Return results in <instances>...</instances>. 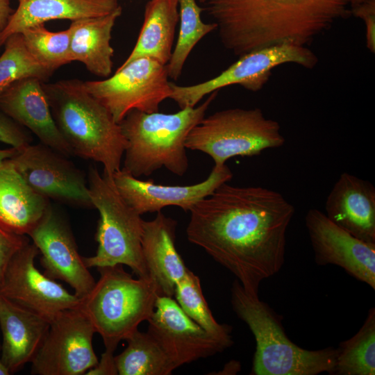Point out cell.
<instances>
[{"label": "cell", "mask_w": 375, "mask_h": 375, "mask_svg": "<svg viewBox=\"0 0 375 375\" xmlns=\"http://www.w3.org/2000/svg\"><path fill=\"white\" fill-rule=\"evenodd\" d=\"M349 0H207L223 46L235 56L281 44L306 47L351 14Z\"/></svg>", "instance_id": "7a4b0ae2"}, {"label": "cell", "mask_w": 375, "mask_h": 375, "mask_svg": "<svg viewBox=\"0 0 375 375\" xmlns=\"http://www.w3.org/2000/svg\"><path fill=\"white\" fill-rule=\"evenodd\" d=\"M0 56V97L15 82L35 77L46 82L53 72L40 64L28 50L21 33L10 35Z\"/></svg>", "instance_id": "f546056e"}, {"label": "cell", "mask_w": 375, "mask_h": 375, "mask_svg": "<svg viewBox=\"0 0 375 375\" xmlns=\"http://www.w3.org/2000/svg\"><path fill=\"white\" fill-rule=\"evenodd\" d=\"M49 200L35 192L7 160L0 166V228L28 235L44 216Z\"/></svg>", "instance_id": "603a6c76"}, {"label": "cell", "mask_w": 375, "mask_h": 375, "mask_svg": "<svg viewBox=\"0 0 375 375\" xmlns=\"http://www.w3.org/2000/svg\"><path fill=\"white\" fill-rule=\"evenodd\" d=\"M147 332L176 367L230 347L191 319L172 297H158Z\"/></svg>", "instance_id": "5bb4252c"}, {"label": "cell", "mask_w": 375, "mask_h": 375, "mask_svg": "<svg viewBox=\"0 0 375 375\" xmlns=\"http://www.w3.org/2000/svg\"><path fill=\"white\" fill-rule=\"evenodd\" d=\"M115 351L106 349L102 353L101 360L97 364L89 369L85 374L87 375H116L118 374L115 356Z\"/></svg>", "instance_id": "e575fe53"}, {"label": "cell", "mask_w": 375, "mask_h": 375, "mask_svg": "<svg viewBox=\"0 0 375 375\" xmlns=\"http://www.w3.org/2000/svg\"><path fill=\"white\" fill-rule=\"evenodd\" d=\"M367 0H349V3L352 5V6L360 4Z\"/></svg>", "instance_id": "f35d334b"}, {"label": "cell", "mask_w": 375, "mask_h": 375, "mask_svg": "<svg viewBox=\"0 0 375 375\" xmlns=\"http://www.w3.org/2000/svg\"><path fill=\"white\" fill-rule=\"evenodd\" d=\"M233 173L226 165H214L204 181L190 185H165L153 181H142L122 169L112 175L118 192L140 215L160 212L167 206H174L190 211L199 201L210 195L219 185L228 182Z\"/></svg>", "instance_id": "e0dca14e"}, {"label": "cell", "mask_w": 375, "mask_h": 375, "mask_svg": "<svg viewBox=\"0 0 375 375\" xmlns=\"http://www.w3.org/2000/svg\"><path fill=\"white\" fill-rule=\"evenodd\" d=\"M127 347L115 356L119 375H169L175 365L148 332L138 329L126 340Z\"/></svg>", "instance_id": "484cf974"}, {"label": "cell", "mask_w": 375, "mask_h": 375, "mask_svg": "<svg viewBox=\"0 0 375 375\" xmlns=\"http://www.w3.org/2000/svg\"><path fill=\"white\" fill-rule=\"evenodd\" d=\"M31 140L21 125L0 112V142L19 149L31 144Z\"/></svg>", "instance_id": "1f68e13d"}, {"label": "cell", "mask_w": 375, "mask_h": 375, "mask_svg": "<svg viewBox=\"0 0 375 375\" xmlns=\"http://www.w3.org/2000/svg\"><path fill=\"white\" fill-rule=\"evenodd\" d=\"M39 250L28 242L10 259L0 282V295L51 322L65 310L78 308L81 299L35 265Z\"/></svg>", "instance_id": "4fadbf2b"}, {"label": "cell", "mask_w": 375, "mask_h": 375, "mask_svg": "<svg viewBox=\"0 0 375 375\" xmlns=\"http://www.w3.org/2000/svg\"><path fill=\"white\" fill-rule=\"evenodd\" d=\"M18 6L0 36V46L12 35L45 22L102 16L116 10L119 0H17Z\"/></svg>", "instance_id": "cb8c5ba5"}, {"label": "cell", "mask_w": 375, "mask_h": 375, "mask_svg": "<svg viewBox=\"0 0 375 375\" xmlns=\"http://www.w3.org/2000/svg\"><path fill=\"white\" fill-rule=\"evenodd\" d=\"M122 13V8L119 6L105 15L72 21L69 27L71 61L82 62L95 76L109 77L114 56L110 44L112 31Z\"/></svg>", "instance_id": "7402d4cb"}, {"label": "cell", "mask_w": 375, "mask_h": 375, "mask_svg": "<svg viewBox=\"0 0 375 375\" xmlns=\"http://www.w3.org/2000/svg\"><path fill=\"white\" fill-rule=\"evenodd\" d=\"M331 374H375V309L372 308L360 330L336 348Z\"/></svg>", "instance_id": "4316f807"}, {"label": "cell", "mask_w": 375, "mask_h": 375, "mask_svg": "<svg viewBox=\"0 0 375 375\" xmlns=\"http://www.w3.org/2000/svg\"><path fill=\"white\" fill-rule=\"evenodd\" d=\"M88 186L92 207L99 212L96 253L83 257L88 268L125 265L138 277L149 279L142 252L143 222L121 196L112 178L91 167Z\"/></svg>", "instance_id": "52a82bcc"}, {"label": "cell", "mask_w": 375, "mask_h": 375, "mask_svg": "<svg viewBox=\"0 0 375 375\" xmlns=\"http://www.w3.org/2000/svg\"><path fill=\"white\" fill-rule=\"evenodd\" d=\"M179 31L176 46L166 65L169 78L177 80L192 50L206 35L217 30V24L204 23L201 19L203 11L196 0H178Z\"/></svg>", "instance_id": "83f0119b"}, {"label": "cell", "mask_w": 375, "mask_h": 375, "mask_svg": "<svg viewBox=\"0 0 375 375\" xmlns=\"http://www.w3.org/2000/svg\"><path fill=\"white\" fill-rule=\"evenodd\" d=\"M317 56L307 47L281 44L246 53L217 76L191 85L171 82L169 99L179 108L194 107L206 95L232 85H240L251 92L260 90L268 81L272 69L285 63H295L307 69L317 65Z\"/></svg>", "instance_id": "30bf717a"}, {"label": "cell", "mask_w": 375, "mask_h": 375, "mask_svg": "<svg viewBox=\"0 0 375 375\" xmlns=\"http://www.w3.org/2000/svg\"><path fill=\"white\" fill-rule=\"evenodd\" d=\"M100 278L81 298L78 308L88 317L105 348L115 351L151 317L158 294L151 279L134 278L122 265L98 267Z\"/></svg>", "instance_id": "8992f818"}, {"label": "cell", "mask_w": 375, "mask_h": 375, "mask_svg": "<svg viewBox=\"0 0 375 375\" xmlns=\"http://www.w3.org/2000/svg\"><path fill=\"white\" fill-rule=\"evenodd\" d=\"M49 326L46 319L0 295L1 358L10 374L32 362Z\"/></svg>", "instance_id": "44dd1931"}, {"label": "cell", "mask_w": 375, "mask_h": 375, "mask_svg": "<svg viewBox=\"0 0 375 375\" xmlns=\"http://www.w3.org/2000/svg\"><path fill=\"white\" fill-rule=\"evenodd\" d=\"M305 224L318 265L339 266L375 289V244L353 236L318 209L307 212Z\"/></svg>", "instance_id": "9a60e30c"}, {"label": "cell", "mask_w": 375, "mask_h": 375, "mask_svg": "<svg viewBox=\"0 0 375 375\" xmlns=\"http://www.w3.org/2000/svg\"><path fill=\"white\" fill-rule=\"evenodd\" d=\"M168 78L166 65L141 57L121 65L114 75L104 80L83 81V85L119 124L132 110L158 112L172 93Z\"/></svg>", "instance_id": "9c48e42d"}, {"label": "cell", "mask_w": 375, "mask_h": 375, "mask_svg": "<svg viewBox=\"0 0 375 375\" xmlns=\"http://www.w3.org/2000/svg\"><path fill=\"white\" fill-rule=\"evenodd\" d=\"M18 151L17 149L11 147L8 149H0V166H1L4 160L12 158Z\"/></svg>", "instance_id": "8d00e7d4"}, {"label": "cell", "mask_w": 375, "mask_h": 375, "mask_svg": "<svg viewBox=\"0 0 375 375\" xmlns=\"http://www.w3.org/2000/svg\"><path fill=\"white\" fill-rule=\"evenodd\" d=\"M231 304L255 338L251 374H331L335 365L336 348L308 350L292 342L284 331L281 316L261 301L258 294L246 291L237 279L232 284Z\"/></svg>", "instance_id": "5b68a950"}, {"label": "cell", "mask_w": 375, "mask_h": 375, "mask_svg": "<svg viewBox=\"0 0 375 375\" xmlns=\"http://www.w3.org/2000/svg\"><path fill=\"white\" fill-rule=\"evenodd\" d=\"M12 12L10 0H0V36L6 28Z\"/></svg>", "instance_id": "d590c367"}, {"label": "cell", "mask_w": 375, "mask_h": 375, "mask_svg": "<svg viewBox=\"0 0 375 375\" xmlns=\"http://www.w3.org/2000/svg\"><path fill=\"white\" fill-rule=\"evenodd\" d=\"M0 350H1V346H0ZM9 374H10V373L8 369L3 362L1 356H0V375H9Z\"/></svg>", "instance_id": "74e56055"}, {"label": "cell", "mask_w": 375, "mask_h": 375, "mask_svg": "<svg viewBox=\"0 0 375 375\" xmlns=\"http://www.w3.org/2000/svg\"><path fill=\"white\" fill-rule=\"evenodd\" d=\"M174 296L181 308L191 319L229 347L233 345L232 327L215 320L203 294L199 278L189 269L176 283Z\"/></svg>", "instance_id": "f1b7e54d"}, {"label": "cell", "mask_w": 375, "mask_h": 375, "mask_svg": "<svg viewBox=\"0 0 375 375\" xmlns=\"http://www.w3.org/2000/svg\"><path fill=\"white\" fill-rule=\"evenodd\" d=\"M294 208L263 187L224 183L190 210L187 238L230 271L249 292L285 262L286 233Z\"/></svg>", "instance_id": "6da1fadb"}, {"label": "cell", "mask_w": 375, "mask_h": 375, "mask_svg": "<svg viewBox=\"0 0 375 375\" xmlns=\"http://www.w3.org/2000/svg\"><path fill=\"white\" fill-rule=\"evenodd\" d=\"M68 157L40 143L18 149L9 164L37 194L78 207H92L88 181Z\"/></svg>", "instance_id": "8fae6325"}, {"label": "cell", "mask_w": 375, "mask_h": 375, "mask_svg": "<svg viewBox=\"0 0 375 375\" xmlns=\"http://www.w3.org/2000/svg\"><path fill=\"white\" fill-rule=\"evenodd\" d=\"M218 91L194 107L175 113L132 110L119 123L127 145L123 170L136 178L148 176L165 167L178 176L189 167L185 145L190 131L205 117Z\"/></svg>", "instance_id": "277c9868"}, {"label": "cell", "mask_w": 375, "mask_h": 375, "mask_svg": "<svg viewBox=\"0 0 375 375\" xmlns=\"http://www.w3.org/2000/svg\"><path fill=\"white\" fill-rule=\"evenodd\" d=\"M351 13L362 19L366 27V44L367 49L375 53V0H367L352 6Z\"/></svg>", "instance_id": "836d02e7"}, {"label": "cell", "mask_w": 375, "mask_h": 375, "mask_svg": "<svg viewBox=\"0 0 375 375\" xmlns=\"http://www.w3.org/2000/svg\"><path fill=\"white\" fill-rule=\"evenodd\" d=\"M28 236L41 253L46 276L69 285L80 299L90 292L95 280L78 253L69 227L51 204Z\"/></svg>", "instance_id": "2e32d148"}, {"label": "cell", "mask_w": 375, "mask_h": 375, "mask_svg": "<svg viewBox=\"0 0 375 375\" xmlns=\"http://www.w3.org/2000/svg\"><path fill=\"white\" fill-rule=\"evenodd\" d=\"M178 20V0L149 1L144 8V21L136 43L122 65L145 57L166 65L172 56Z\"/></svg>", "instance_id": "d4e9b609"}, {"label": "cell", "mask_w": 375, "mask_h": 375, "mask_svg": "<svg viewBox=\"0 0 375 375\" xmlns=\"http://www.w3.org/2000/svg\"><path fill=\"white\" fill-rule=\"evenodd\" d=\"M28 242L26 235L10 233L0 228V282L10 259Z\"/></svg>", "instance_id": "d6a6232c"}, {"label": "cell", "mask_w": 375, "mask_h": 375, "mask_svg": "<svg viewBox=\"0 0 375 375\" xmlns=\"http://www.w3.org/2000/svg\"><path fill=\"white\" fill-rule=\"evenodd\" d=\"M95 333L78 308L62 311L50 322L47 336L31 362V374H85L99 361L92 345Z\"/></svg>", "instance_id": "7c38bea8"}, {"label": "cell", "mask_w": 375, "mask_h": 375, "mask_svg": "<svg viewBox=\"0 0 375 375\" xmlns=\"http://www.w3.org/2000/svg\"><path fill=\"white\" fill-rule=\"evenodd\" d=\"M31 54L44 67L54 72L71 62L70 31L51 32L44 24L31 26L20 33Z\"/></svg>", "instance_id": "4dcf8cb0"}, {"label": "cell", "mask_w": 375, "mask_h": 375, "mask_svg": "<svg viewBox=\"0 0 375 375\" xmlns=\"http://www.w3.org/2000/svg\"><path fill=\"white\" fill-rule=\"evenodd\" d=\"M200 3H204L207 0H198Z\"/></svg>", "instance_id": "ab89813d"}, {"label": "cell", "mask_w": 375, "mask_h": 375, "mask_svg": "<svg viewBox=\"0 0 375 375\" xmlns=\"http://www.w3.org/2000/svg\"><path fill=\"white\" fill-rule=\"evenodd\" d=\"M42 86L56 125L73 154L102 164L109 176L121 169L127 142L120 125L85 90L83 81L43 82Z\"/></svg>", "instance_id": "3957f363"}, {"label": "cell", "mask_w": 375, "mask_h": 375, "mask_svg": "<svg viewBox=\"0 0 375 375\" xmlns=\"http://www.w3.org/2000/svg\"><path fill=\"white\" fill-rule=\"evenodd\" d=\"M176 227L177 221L160 211L152 220L143 222V259L159 297H172L176 283L188 270L175 246Z\"/></svg>", "instance_id": "ffe728a7"}, {"label": "cell", "mask_w": 375, "mask_h": 375, "mask_svg": "<svg viewBox=\"0 0 375 375\" xmlns=\"http://www.w3.org/2000/svg\"><path fill=\"white\" fill-rule=\"evenodd\" d=\"M325 211L338 226L375 244V188L370 182L342 174L326 198Z\"/></svg>", "instance_id": "d6986e66"}, {"label": "cell", "mask_w": 375, "mask_h": 375, "mask_svg": "<svg viewBox=\"0 0 375 375\" xmlns=\"http://www.w3.org/2000/svg\"><path fill=\"white\" fill-rule=\"evenodd\" d=\"M42 83L35 77L15 82L0 97V109L29 129L41 143L69 157L73 152L53 119Z\"/></svg>", "instance_id": "ac0fdd59"}, {"label": "cell", "mask_w": 375, "mask_h": 375, "mask_svg": "<svg viewBox=\"0 0 375 375\" xmlns=\"http://www.w3.org/2000/svg\"><path fill=\"white\" fill-rule=\"evenodd\" d=\"M284 144L278 122L255 108H230L204 117L190 131L185 145L210 156L215 166H222L233 157L259 155Z\"/></svg>", "instance_id": "ba28073f"}]
</instances>
